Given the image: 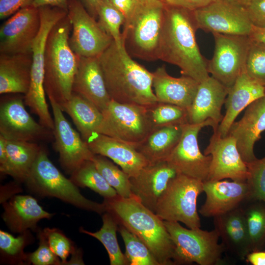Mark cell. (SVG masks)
Segmentation results:
<instances>
[{"label": "cell", "mask_w": 265, "mask_h": 265, "mask_svg": "<svg viewBox=\"0 0 265 265\" xmlns=\"http://www.w3.org/2000/svg\"><path fill=\"white\" fill-rule=\"evenodd\" d=\"M204 154L212 157L208 181L230 179L246 182L247 167L232 136L221 137L216 130L213 131Z\"/></svg>", "instance_id": "cell-17"}, {"label": "cell", "mask_w": 265, "mask_h": 265, "mask_svg": "<svg viewBox=\"0 0 265 265\" xmlns=\"http://www.w3.org/2000/svg\"><path fill=\"white\" fill-rule=\"evenodd\" d=\"M88 13L95 19L97 18L96 9L101 0H79Z\"/></svg>", "instance_id": "cell-50"}, {"label": "cell", "mask_w": 265, "mask_h": 265, "mask_svg": "<svg viewBox=\"0 0 265 265\" xmlns=\"http://www.w3.org/2000/svg\"><path fill=\"white\" fill-rule=\"evenodd\" d=\"M160 0V1H162L165 2V1L166 0Z\"/></svg>", "instance_id": "cell-55"}, {"label": "cell", "mask_w": 265, "mask_h": 265, "mask_svg": "<svg viewBox=\"0 0 265 265\" xmlns=\"http://www.w3.org/2000/svg\"><path fill=\"white\" fill-rule=\"evenodd\" d=\"M7 160L6 139L0 135V167L3 166Z\"/></svg>", "instance_id": "cell-52"}, {"label": "cell", "mask_w": 265, "mask_h": 265, "mask_svg": "<svg viewBox=\"0 0 265 265\" xmlns=\"http://www.w3.org/2000/svg\"><path fill=\"white\" fill-rule=\"evenodd\" d=\"M153 88L157 101L175 105L187 110L190 108L199 82L182 75L175 78L169 75L164 65L153 72Z\"/></svg>", "instance_id": "cell-25"}, {"label": "cell", "mask_w": 265, "mask_h": 265, "mask_svg": "<svg viewBox=\"0 0 265 265\" xmlns=\"http://www.w3.org/2000/svg\"><path fill=\"white\" fill-rule=\"evenodd\" d=\"M213 218L214 229L225 249L244 260L252 248L244 210L238 207Z\"/></svg>", "instance_id": "cell-27"}, {"label": "cell", "mask_w": 265, "mask_h": 265, "mask_svg": "<svg viewBox=\"0 0 265 265\" xmlns=\"http://www.w3.org/2000/svg\"><path fill=\"white\" fill-rule=\"evenodd\" d=\"M68 0H33L32 5L36 7L50 6L58 7L67 11Z\"/></svg>", "instance_id": "cell-48"}, {"label": "cell", "mask_w": 265, "mask_h": 265, "mask_svg": "<svg viewBox=\"0 0 265 265\" xmlns=\"http://www.w3.org/2000/svg\"><path fill=\"white\" fill-rule=\"evenodd\" d=\"M33 0H0V18L4 19L21 8L31 5Z\"/></svg>", "instance_id": "cell-45"}, {"label": "cell", "mask_w": 265, "mask_h": 265, "mask_svg": "<svg viewBox=\"0 0 265 265\" xmlns=\"http://www.w3.org/2000/svg\"><path fill=\"white\" fill-rule=\"evenodd\" d=\"M165 4L158 0H137L122 32L123 44L131 56L146 61L159 59Z\"/></svg>", "instance_id": "cell-5"}, {"label": "cell", "mask_w": 265, "mask_h": 265, "mask_svg": "<svg viewBox=\"0 0 265 265\" xmlns=\"http://www.w3.org/2000/svg\"><path fill=\"white\" fill-rule=\"evenodd\" d=\"M34 239L29 230L26 231L15 237L11 234L0 230V252L1 259L10 264H28L27 253L24 249Z\"/></svg>", "instance_id": "cell-34"}, {"label": "cell", "mask_w": 265, "mask_h": 265, "mask_svg": "<svg viewBox=\"0 0 265 265\" xmlns=\"http://www.w3.org/2000/svg\"><path fill=\"white\" fill-rule=\"evenodd\" d=\"M163 222L175 246L174 264L214 265L220 262L225 248L219 243V237L215 229H187L178 222Z\"/></svg>", "instance_id": "cell-7"}, {"label": "cell", "mask_w": 265, "mask_h": 265, "mask_svg": "<svg viewBox=\"0 0 265 265\" xmlns=\"http://www.w3.org/2000/svg\"><path fill=\"white\" fill-rule=\"evenodd\" d=\"M203 192V182L177 174L159 199L155 213L163 220L181 222L190 229L200 228L197 201Z\"/></svg>", "instance_id": "cell-8"}, {"label": "cell", "mask_w": 265, "mask_h": 265, "mask_svg": "<svg viewBox=\"0 0 265 265\" xmlns=\"http://www.w3.org/2000/svg\"><path fill=\"white\" fill-rule=\"evenodd\" d=\"M59 106L71 118L84 140L86 141L94 133H99L103 113L88 100L73 92L71 98Z\"/></svg>", "instance_id": "cell-30"}, {"label": "cell", "mask_w": 265, "mask_h": 265, "mask_svg": "<svg viewBox=\"0 0 265 265\" xmlns=\"http://www.w3.org/2000/svg\"><path fill=\"white\" fill-rule=\"evenodd\" d=\"M32 53H0V94L25 95L29 87Z\"/></svg>", "instance_id": "cell-28"}, {"label": "cell", "mask_w": 265, "mask_h": 265, "mask_svg": "<svg viewBox=\"0 0 265 265\" xmlns=\"http://www.w3.org/2000/svg\"><path fill=\"white\" fill-rule=\"evenodd\" d=\"M124 15L126 20L133 11L137 0H109ZM126 21V20H125Z\"/></svg>", "instance_id": "cell-47"}, {"label": "cell", "mask_w": 265, "mask_h": 265, "mask_svg": "<svg viewBox=\"0 0 265 265\" xmlns=\"http://www.w3.org/2000/svg\"><path fill=\"white\" fill-rule=\"evenodd\" d=\"M217 130L214 122L208 120L196 124L186 123L183 127V133L177 145L166 159L168 164L176 172L203 182L208 180L212 157L201 152L198 135L205 127Z\"/></svg>", "instance_id": "cell-12"}, {"label": "cell", "mask_w": 265, "mask_h": 265, "mask_svg": "<svg viewBox=\"0 0 265 265\" xmlns=\"http://www.w3.org/2000/svg\"><path fill=\"white\" fill-rule=\"evenodd\" d=\"M184 125L154 128L136 148L149 163L165 161L180 141Z\"/></svg>", "instance_id": "cell-31"}, {"label": "cell", "mask_w": 265, "mask_h": 265, "mask_svg": "<svg viewBox=\"0 0 265 265\" xmlns=\"http://www.w3.org/2000/svg\"><path fill=\"white\" fill-rule=\"evenodd\" d=\"M228 93V88L212 76L200 82L187 110L188 122L196 124L211 120L218 128L223 118L221 108Z\"/></svg>", "instance_id": "cell-21"}, {"label": "cell", "mask_w": 265, "mask_h": 265, "mask_svg": "<svg viewBox=\"0 0 265 265\" xmlns=\"http://www.w3.org/2000/svg\"><path fill=\"white\" fill-rule=\"evenodd\" d=\"M86 142L94 154L110 159L130 178L149 163L134 146L113 137L96 132Z\"/></svg>", "instance_id": "cell-22"}, {"label": "cell", "mask_w": 265, "mask_h": 265, "mask_svg": "<svg viewBox=\"0 0 265 265\" xmlns=\"http://www.w3.org/2000/svg\"><path fill=\"white\" fill-rule=\"evenodd\" d=\"M43 231L52 251L60 258L62 265H66L68 257L77 249L73 241L58 229L46 228Z\"/></svg>", "instance_id": "cell-42"}, {"label": "cell", "mask_w": 265, "mask_h": 265, "mask_svg": "<svg viewBox=\"0 0 265 265\" xmlns=\"http://www.w3.org/2000/svg\"><path fill=\"white\" fill-rule=\"evenodd\" d=\"M103 121L99 133L134 146L140 144L153 129L147 107L111 100L102 111Z\"/></svg>", "instance_id": "cell-9"}, {"label": "cell", "mask_w": 265, "mask_h": 265, "mask_svg": "<svg viewBox=\"0 0 265 265\" xmlns=\"http://www.w3.org/2000/svg\"><path fill=\"white\" fill-rule=\"evenodd\" d=\"M24 98L1 101L0 135L9 140L37 143L53 138V131L37 122L25 108Z\"/></svg>", "instance_id": "cell-14"}, {"label": "cell", "mask_w": 265, "mask_h": 265, "mask_svg": "<svg viewBox=\"0 0 265 265\" xmlns=\"http://www.w3.org/2000/svg\"><path fill=\"white\" fill-rule=\"evenodd\" d=\"M176 174L166 161L149 163L136 176L130 178L132 195L155 212L159 199Z\"/></svg>", "instance_id": "cell-20"}, {"label": "cell", "mask_w": 265, "mask_h": 265, "mask_svg": "<svg viewBox=\"0 0 265 265\" xmlns=\"http://www.w3.org/2000/svg\"><path fill=\"white\" fill-rule=\"evenodd\" d=\"M227 0L238 4L244 7H246V6L248 4V2L250 1V0Z\"/></svg>", "instance_id": "cell-54"}, {"label": "cell", "mask_w": 265, "mask_h": 265, "mask_svg": "<svg viewBox=\"0 0 265 265\" xmlns=\"http://www.w3.org/2000/svg\"><path fill=\"white\" fill-rule=\"evenodd\" d=\"M249 186L248 199L258 200L265 204V157L246 163Z\"/></svg>", "instance_id": "cell-41"}, {"label": "cell", "mask_w": 265, "mask_h": 265, "mask_svg": "<svg viewBox=\"0 0 265 265\" xmlns=\"http://www.w3.org/2000/svg\"><path fill=\"white\" fill-rule=\"evenodd\" d=\"M265 131V96L246 108L242 117L232 124L227 134L235 139L238 152L246 164L257 159L254 154V145Z\"/></svg>", "instance_id": "cell-19"}, {"label": "cell", "mask_w": 265, "mask_h": 265, "mask_svg": "<svg viewBox=\"0 0 265 265\" xmlns=\"http://www.w3.org/2000/svg\"><path fill=\"white\" fill-rule=\"evenodd\" d=\"M6 145L7 160L0 167V173L25 182L42 147L37 143L7 139Z\"/></svg>", "instance_id": "cell-29"}, {"label": "cell", "mask_w": 265, "mask_h": 265, "mask_svg": "<svg viewBox=\"0 0 265 265\" xmlns=\"http://www.w3.org/2000/svg\"><path fill=\"white\" fill-rule=\"evenodd\" d=\"M191 14L197 29L212 33L249 36L253 26L245 7L227 0H213Z\"/></svg>", "instance_id": "cell-10"}, {"label": "cell", "mask_w": 265, "mask_h": 265, "mask_svg": "<svg viewBox=\"0 0 265 265\" xmlns=\"http://www.w3.org/2000/svg\"><path fill=\"white\" fill-rule=\"evenodd\" d=\"M213 0H166L167 4L193 11L209 4Z\"/></svg>", "instance_id": "cell-46"}, {"label": "cell", "mask_w": 265, "mask_h": 265, "mask_svg": "<svg viewBox=\"0 0 265 265\" xmlns=\"http://www.w3.org/2000/svg\"><path fill=\"white\" fill-rule=\"evenodd\" d=\"M39 246L34 252L27 253L28 264L34 265H61L62 262L51 250L43 230H37Z\"/></svg>", "instance_id": "cell-43"}, {"label": "cell", "mask_w": 265, "mask_h": 265, "mask_svg": "<svg viewBox=\"0 0 265 265\" xmlns=\"http://www.w3.org/2000/svg\"><path fill=\"white\" fill-rule=\"evenodd\" d=\"M249 37L253 40L265 43V27L261 28L253 26Z\"/></svg>", "instance_id": "cell-51"}, {"label": "cell", "mask_w": 265, "mask_h": 265, "mask_svg": "<svg viewBox=\"0 0 265 265\" xmlns=\"http://www.w3.org/2000/svg\"><path fill=\"white\" fill-rule=\"evenodd\" d=\"M120 233L126 247L125 255L130 265H160L147 245L121 224Z\"/></svg>", "instance_id": "cell-38"}, {"label": "cell", "mask_w": 265, "mask_h": 265, "mask_svg": "<svg viewBox=\"0 0 265 265\" xmlns=\"http://www.w3.org/2000/svg\"><path fill=\"white\" fill-rule=\"evenodd\" d=\"M212 34L214 50L212 58L208 62V71L229 89L245 69L251 39L245 35Z\"/></svg>", "instance_id": "cell-11"}, {"label": "cell", "mask_w": 265, "mask_h": 265, "mask_svg": "<svg viewBox=\"0 0 265 265\" xmlns=\"http://www.w3.org/2000/svg\"><path fill=\"white\" fill-rule=\"evenodd\" d=\"M252 251L265 245V207L255 205L244 211Z\"/></svg>", "instance_id": "cell-39"}, {"label": "cell", "mask_w": 265, "mask_h": 265, "mask_svg": "<svg viewBox=\"0 0 265 265\" xmlns=\"http://www.w3.org/2000/svg\"><path fill=\"white\" fill-rule=\"evenodd\" d=\"M245 259L253 265H265V251H251L246 255Z\"/></svg>", "instance_id": "cell-49"}, {"label": "cell", "mask_w": 265, "mask_h": 265, "mask_svg": "<svg viewBox=\"0 0 265 265\" xmlns=\"http://www.w3.org/2000/svg\"><path fill=\"white\" fill-rule=\"evenodd\" d=\"M72 25L67 15L52 28L45 51L44 85L48 98L59 106L71 97L80 56L71 48L69 35Z\"/></svg>", "instance_id": "cell-4"}, {"label": "cell", "mask_w": 265, "mask_h": 265, "mask_svg": "<svg viewBox=\"0 0 265 265\" xmlns=\"http://www.w3.org/2000/svg\"><path fill=\"white\" fill-rule=\"evenodd\" d=\"M49 99L54 120V147L58 153L61 166L71 175L85 161L92 160L95 154L65 117L58 104L52 98Z\"/></svg>", "instance_id": "cell-15"}, {"label": "cell", "mask_w": 265, "mask_h": 265, "mask_svg": "<svg viewBox=\"0 0 265 265\" xmlns=\"http://www.w3.org/2000/svg\"><path fill=\"white\" fill-rule=\"evenodd\" d=\"M67 16L72 29L69 45L78 55L98 56L113 41L79 0H68Z\"/></svg>", "instance_id": "cell-13"}, {"label": "cell", "mask_w": 265, "mask_h": 265, "mask_svg": "<svg viewBox=\"0 0 265 265\" xmlns=\"http://www.w3.org/2000/svg\"><path fill=\"white\" fill-rule=\"evenodd\" d=\"M103 225L98 231L92 232L80 227V231L95 238L104 246L108 253L111 265H128L130 263L119 246L116 232L118 231L119 223L109 212H106L102 216Z\"/></svg>", "instance_id": "cell-32"}, {"label": "cell", "mask_w": 265, "mask_h": 265, "mask_svg": "<svg viewBox=\"0 0 265 265\" xmlns=\"http://www.w3.org/2000/svg\"><path fill=\"white\" fill-rule=\"evenodd\" d=\"M265 96V87L250 77L245 69L228 89L225 100V114L216 131L221 137L227 135L238 115L255 100Z\"/></svg>", "instance_id": "cell-24"}, {"label": "cell", "mask_w": 265, "mask_h": 265, "mask_svg": "<svg viewBox=\"0 0 265 265\" xmlns=\"http://www.w3.org/2000/svg\"><path fill=\"white\" fill-rule=\"evenodd\" d=\"M159 59L178 67L182 75L201 82L210 77L196 42L191 11L165 3Z\"/></svg>", "instance_id": "cell-1"}, {"label": "cell", "mask_w": 265, "mask_h": 265, "mask_svg": "<svg viewBox=\"0 0 265 265\" xmlns=\"http://www.w3.org/2000/svg\"><path fill=\"white\" fill-rule=\"evenodd\" d=\"M71 180L78 186L88 187L103 197L109 199L118 195L97 169L92 160L85 161L71 174Z\"/></svg>", "instance_id": "cell-33"}, {"label": "cell", "mask_w": 265, "mask_h": 265, "mask_svg": "<svg viewBox=\"0 0 265 265\" xmlns=\"http://www.w3.org/2000/svg\"><path fill=\"white\" fill-rule=\"evenodd\" d=\"M97 18L104 31L111 37L118 47L123 45L120 28L126 19L109 0H101L96 9Z\"/></svg>", "instance_id": "cell-36"}, {"label": "cell", "mask_w": 265, "mask_h": 265, "mask_svg": "<svg viewBox=\"0 0 265 265\" xmlns=\"http://www.w3.org/2000/svg\"><path fill=\"white\" fill-rule=\"evenodd\" d=\"M147 111L153 129L188 123L187 110L175 105L158 102Z\"/></svg>", "instance_id": "cell-37"}, {"label": "cell", "mask_w": 265, "mask_h": 265, "mask_svg": "<svg viewBox=\"0 0 265 265\" xmlns=\"http://www.w3.org/2000/svg\"><path fill=\"white\" fill-rule=\"evenodd\" d=\"M2 218L14 233L31 229L37 231V224L42 219H50L54 214L45 211L37 200L30 195H15L2 203Z\"/></svg>", "instance_id": "cell-26"}, {"label": "cell", "mask_w": 265, "mask_h": 265, "mask_svg": "<svg viewBox=\"0 0 265 265\" xmlns=\"http://www.w3.org/2000/svg\"><path fill=\"white\" fill-rule=\"evenodd\" d=\"M25 182L30 190L40 196L55 197L100 214L106 211L104 203H98L82 195L78 186L55 167L42 147Z\"/></svg>", "instance_id": "cell-6"}, {"label": "cell", "mask_w": 265, "mask_h": 265, "mask_svg": "<svg viewBox=\"0 0 265 265\" xmlns=\"http://www.w3.org/2000/svg\"><path fill=\"white\" fill-rule=\"evenodd\" d=\"M66 265H84L82 258V253L80 249H76L72 254V257Z\"/></svg>", "instance_id": "cell-53"}, {"label": "cell", "mask_w": 265, "mask_h": 265, "mask_svg": "<svg viewBox=\"0 0 265 265\" xmlns=\"http://www.w3.org/2000/svg\"><path fill=\"white\" fill-rule=\"evenodd\" d=\"M245 8L252 25L265 27V0H250Z\"/></svg>", "instance_id": "cell-44"}, {"label": "cell", "mask_w": 265, "mask_h": 265, "mask_svg": "<svg viewBox=\"0 0 265 265\" xmlns=\"http://www.w3.org/2000/svg\"><path fill=\"white\" fill-rule=\"evenodd\" d=\"M250 39L245 71L250 77L265 87V43Z\"/></svg>", "instance_id": "cell-40"}, {"label": "cell", "mask_w": 265, "mask_h": 265, "mask_svg": "<svg viewBox=\"0 0 265 265\" xmlns=\"http://www.w3.org/2000/svg\"><path fill=\"white\" fill-rule=\"evenodd\" d=\"M98 58L112 100L147 107L158 102L153 72L134 60L124 44L118 47L113 40Z\"/></svg>", "instance_id": "cell-2"}, {"label": "cell", "mask_w": 265, "mask_h": 265, "mask_svg": "<svg viewBox=\"0 0 265 265\" xmlns=\"http://www.w3.org/2000/svg\"><path fill=\"white\" fill-rule=\"evenodd\" d=\"M107 212L137 236L149 248L160 265H174L175 246L163 220L133 196L118 195L104 199Z\"/></svg>", "instance_id": "cell-3"}, {"label": "cell", "mask_w": 265, "mask_h": 265, "mask_svg": "<svg viewBox=\"0 0 265 265\" xmlns=\"http://www.w3.org/2000/svg\"><path fill=\"white\" fill-rule=\"evenodd\" d=\"M72 91L88 100L101 111L106 107L111 99L98 56H80Z\"/></svg>", "instance_id": "cell-23"}, {"label": "cell", "mask_w": 265, "mask_h": 265, "mask_svg": "<svg viewBox=\"0 0 265 265\" xmlns=\"http://www.w3.org/2000/svg\"><path fill=\"white\" fill-rule=\"evenodd\" d=\"M92 161L107 183L123 198L132 196L130 176L106 157L94 155Z\"/></svg>", "instance_id": "cell-35"}, {"label": "cell", "mask_w": 265, "mask_h": 265, "mask_svg": "<svg viewBox=\"0 0 265 265\" xmlns=\"http://www.w3.org/2000/svg\"><path fill=\"white\" fill-rule=\"evenodd\" d=\"M40 26L38 7L31 4L20 9L0 26V53H32Z\"/></svg>", "instance_id": "cell-16"}, {"label": "cell", "mask_w": 265, "mask_h": 265, "mask_svg": "<svg viewBox=\"0 0 265 265\" xmlns=\"http://www.w3.org/2000/svg\"><path fill=\"white\" fill-rule=\"evenodd\" d=\"M206 200L199 212L204 217H216L239 207L249 195L246 182L226 180L207 181L203 182Z\"/></svg>", "instance_id": "cell-18"}]
</instances>
